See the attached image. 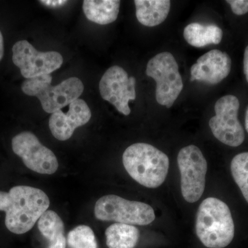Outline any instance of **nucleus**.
Listing matches in <instances>:
<instances>
[{"label": "nucleus", "instance_id": "1a4fd4ad", "mask_svg": "<svg viewBox=\"0 0 248 248\" xmlns=\"http://www.w3.org/2000/svg\"><path fill=\"white\" fill-rule=\"evenodd\" d=\"M13 62L26 79H32L57 71L63 59L58 52H40L27 40L18 41L14 45Z\"/></svg>", "mask_w": 248, "mask_h": 248}, {"label": "nucleus", "instance_id": "0eeeda50", "mask_svg": "<svg viewBox=\"0 0 248 248\" xmlns=\"http://www.w3.org/2000/svg\"><path fill=\"white\" fill-rule=\"evenodd\" d=\"M181 174V189L184 200L189 203L199 201L205 190L208 164L198 147L183 148L177 156Z\"/></svg>", "mask_w": 248, "mask_h": 248}, {"label": "nucleus", "instance_id": "4468645a", "mask_svg": "<svg viewBox=\"0 0 248 248\" xmlns=\"http://www.w3.org/2000/svg\"><path fill=\"white\" fill-rule=\"evenodd\" d=\"M134 2L139 22L148 27H156L164 22L170 10L169 0H135Z\"/></svg>", "mask_w": 248, "mask_h": 248}, {"label": "nucleus", "instance_id": "39448f33", "mask_svg": "<svg viewBox=\"0 0 248 248\" xmlns=\"http://www.w3.org/2000/svg\"><path fill=\"white\" fill-rule=\"evenodd\" d=\"M94 211V216L100 221L132 226H147L155 219V211L151 205L114 195L101 197L96 202Z\"/></svg>", "mask_w": 248, "mask_h": 248}, {"label": "nucleus", "instance_id": "9b49d317", "mask_svg": "<svg viewBox=\"0 0 248 248\" xmlns=\"http://www.w3.org/2000/svg\"><path fill=\"white\" fill-rule=\"evenodd\" d=\"M136 79L129 78L127 72L119 66L110 67L99 81V89L104 100L110 102L125 116L131 112L128 103L136 99Z\"/></svg>", "mask_w": 248, "mask_h": 248}, {"label": "nucleus", "instance_id": "9d476101", "mask_svg": "<svg viewBox=\"0 0 248 248\" xmlns=\"http://www.w3.org/2000/svg\"><path fill=\"white\" fill-rule=\"evenodd\" d=\"M12 149L28 169L34 172L53 174L58 170L56 156L31 132H22L16 135L12 140Z\"/></svg>", "mask_w": 248, "mask_h": 248}, {"label": "nucleus", "instance_id": "393cba45", "mask_svg": "<svg viewBox=\"0 0 248 248\" xmlns=\"http://www.w3.org/2000/svg\"><path fill=\"white\" fill-rule=\"evenodd\" d=\"M245 126H246V131L248 133V107L246 112V118H245Z\"/></svg>", "mask_w": 248, "mask_h": 248}, {"label": "nucleus", "instance_id": "20e7f679", "mask_svg": "<svg viewBox=\"0 0 248 248\" xmlns=\"http://www.w3.org/2000/svg\"><path fill=\"white\" fill-rule=\"evenodd\" d=\"M51 82L52 76L45 75L26 79L21 89L27 95L38 98L43 110L52 114L70 105L84 92V84L78 78H68L55 86Z\"/></svg>", "mask_w": 248, "mask_h": 248}, {"label": "nucleus", "instance_id": "f257e3e1", "mask_svg": "<svg viewBox=\"0 0 248 248\" xmlns=\"http://www.w3.org/2000/svg\"><path fill=\"white\" fill-rule=\"evenodd\" d=\"M50 200L44 191L17 186L9 192L0 191V211L5 212V225L11 232L25 234L48 210Z\"/></svg>", "mask_w": 248, "mask_h": 248}, {"label": "nucleus", "instance_id": "f8f14e48", "mask_svg": "<svg viewBox=\"0 0 248 248\" xmlns=\"http://www.w3.org/2000/svg\"><path fill=\"white\" fill-rule=\"evenodd\" d=\"M92 117L91 109L84 100L77 99L69 105L66 113L61 110L54 112L49 119V128L54 138L66 141L76 128L88 123Z\"/></svg>", "mask_w": 248, "mask_h": 248}, {"label": "nucleus", "instance_id": "b1692460", "mask_svg": "<svg viewBox=\"0 0 248 248\" xmlns=\"http://www.w3.org/2000/svg\"><path fill=\"white\" fill-rule=\"evenodd\" d=\"M4 54V38H3L2 33L0 31V62L2 60Z\"/></svg>", "mask_w": 248, "mask_h": 248}, {"label": "nucleus", "instance_id": "f3484780", "mask_svg": "<svg viewBox=\"0 0 248 248\" xmlns=\"http://www.w3.org/2000/svg\"><path fill=\"white\" fill-rule=\"evenodd\" d=\"M184 37L189 45L202 48L210 45H218L223 37V31L214 24L203 25L192 23L184 29Z\"/></svg>", "mask_w": 248, "mask_h": 248}, {"label": "nucleus", "instance_id": "6e6552de", "mask_svg": "<svg viewBox=\"0 0 248 248\" xmlns=\"http://www.w3.org/2000/svg\"><path fill=\"white\" fill-rule=\"evenodd\" d=\"M239 107L236 96H223L215 104L216 115L209 121L214 136L227 146L237 147L244 141V128L238 119Z\"/></svg>", "mask_w": 248, "mask_h": 248}, {"label": "nucleus", "instance_id": "2eb2a0df", "mask_svg": "<svg viewBox=\"0 0 248 248\" xmlns=\"http://www.w3.org/2000/svg\"><path fill=\"white\" fill-rule=\"evenodd\" d=\"M41 234L47 241V248H66L64 223L58 214L53 210H47L37 223Z\"/></svg>", "mask_w": 248, "mask_h": 248}, {"label": "nucleus", "instance_id": "f03ea898", "mask_svg": "<svg viewBox=\"0 0 248 248\" xmlns=\"http://www.w3.org/2000/svg\"><path fill=\"white\" fill-rule=\"evenodd\" d=\"M122 161L130 177L148 188L159 187L169 172V156L146 143H134L127 148Z\"/></svg>", "mask_w": 248, "mask_h": 248}, {"label": "nucleus", "instance_id": "ddd939ff", "mask_svg": "<svg viewBox=\"0 0 248 248\" xmlns=\"http://www.w3.org/2000/svg\"><path fill=\"white\" fill-rule=\"evenodd\" d=\"M232 60L228 53L212 50L201 56L191 68V81L217 84L229 76Z\"/></svg>", "mask_w": 248, "mask_h": 248}, {"label": "nucleus", "instance_id": "412c9836", "mask_svg": "<svg viewBox=\"0 0 248 248\" xmlns=\"http://www.w3.org/2000/svg\"><path fill=\"white\" fill-rule=\"evenodd\" d=\"M226 2L236 16H244L248 13V0H228Z\"/></svg>", "mask_w": 248, "mask_h": 248}, {"label": "nucleus", "instance_id": "7ed1b4c3", "mask_svg": "<svg viewBox=\"0 0 248 248\" xmlns=\"http://www.w3.org/2000/svg\"><path fill=\"white\" fill-rule=\"evenodd\" d=\"M196 233L208 248H223L231 244L234 239V224L226 203L215 197L203 201L197 212Z\"/></svg>", "mask_w": 248, "mask_h": 248}, {"label": "nucleus", "instance_id": "6ab92c4d", "mask_svg": "<svg viewBox=\"0 0 248 248\" xmlns=\"http://www.w3.org/2000/svg\"><path fill=\"white\" fill-rule=\"evenodd\" d=\"M232 175L248 203V152L239 153L231 162Z\"/></svg>", "mask_w": 248, "mask_h": 248}, {"label": "nucleus", "instance_id": "aec40b11", "mask_svg": "<svg viewBox=\"0 0 248 248\" xmlns=\"http://www.w3.org/2000/svg\"><path fill=\"white\" fill-rule=\"evenodd\" d=\"M67 243L70 248H98L97 240L89 226L81 225L69 232Z\"/></svg>", "mask_w": 248, "mask_h": 248}, {"label": "nucleus", "instance_id": "4be33fe9", "mask_svg": "<svg viewBox=\"0 0 248 248\" xmlns=\"http://www.w3.org/2000/svg\"><path fill=\"white\" fill-rule=\"evenodd\" d=\"M244 73L248 83V46L245 50L244 55Z\"/></svg>", "mask_w": 248, "mask_h": 248}, {"label": "nucleus", "instance_id": "423d86ee", "mask_svg": "<svg viewBox=\"0 0 248 248\" xmlns=\"http://www.w3.org/2000/svg\"><path fill=\"white\" fill-rule=\"evenodd\" d=\"M146 75L156 81V102L168 108L172 107L184 88L174 56L169 52L157 54L148 62Z\"/></svg>", "mask_w": 248, "mask_h": 248}, {"label": "nucleus", "instance_id": "a211bd4d", "mask_svg": "<svg viewBox=\"0 0 248 248\" xmlns=\"http://www.w3.org/2000/svg\"><path fill=\"white\" fill-rule=\"evenodd\" d=\"M109 248H135L140 239V231L132 225L116 223L105 232Z\"/></svg>", "mask_w": 248, "mask_h": 248}, {"label": "nucleus", "instance_id": "dca6fc26", "mask_svg": "<svg viewBox=\"0 0 248 248\" xmlns=\"http://www.w3.org/2000/svg\"><path fill=\"white\" fill-rule=\"evenodd\" d=\"M120 4V0H84L83 11L91 22L107 25L117 19Z\"/></svg>", "mask_w": 248, "mask_h": 248}, {"label": "nucleus", "instance_id": "5701e85b", "mask_svg": "<svg viewBox=\"0 0 248 248\" xmlns=\"http://www.w3.org/2000/svg\"><path fill=\"white\" fill-rule=\"evenodd\" d=\"M40 2L48 6L55 7V6H62V5L66 4L67 1H40Z\"/></svg>", "mask_w": 248, "mask_h": 248}]
</instances>
